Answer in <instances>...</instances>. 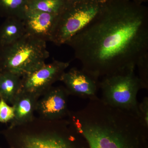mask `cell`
I'll list each match as a JSON object with an SVG mask.
<instances>
[{"label": "cell", "mask_w": 148, "mask_h": 148, "mask_svg": "<svg viewBox=\"0 0 148 148\" xmlns=\"http://www.w3.org/2000/svg\"><path fill=\"white\" fill-rule=\"evenodd\" d=\"M70 62L54 60L21 77V90L40 97L61 78Z\"/></svg>", "instance_id": "7"}, {"label": "cell", "mask_w": 148, "mask_h": 148, "mask_svg": "<svg viewBox=\"0 0 148 148\" xmlns=\"http://www.w3.org/2000/svg\"><path fill=\"white\" fill-rule=\"evenodd\" d=\"M107 1L67 0L56 16L50 41L58 46L66 44L98 16Z\"/></svg>", "instance_id": "5"}, {"label": "cell", "mask_w": 148, "mask_h": 148, "mask_svg": "<svg viewBox=\"0 0 148 148\" xmlns=\"http://www.w3.org/2000/svg\"><path fill=\"white\" fill-rule=\"evenodd\" d=\"M57 15L27 9L22 19L26 34L45 41H50Z\"/></svg>", "instance_id": "10"}, {"label": "cell", "mask_w": 148, "mask_h": 148, "mask_svg": "<svg viewBox=\"0 0 148 148\" xmlns=\"http://www.w3.org/2000/svg\"><path fill=\"white\" fill-rule=\"evenodd\" d=\"M66 44L82 69L98 78L130 67L148 54V14L132 0H108L100 13Z\"/></svg>", "instance_id": "1"}, {"label": "cell", "mask_w": 148, "mask_h": 148, "mask_svg": "<svg viewBox=\"0 0 148 148\" xmlns=\"http://www.w3.org/2000/svg\"><path fill=\"white\" fill-rule=\"evenodd\" d=\"M26 34L22 20L13 17L6 18L0 27V47L13 43Z\"/></svg>", "instance_id": "13"}, {"label": "cell", "mask_w": 148, "mask_h": 148, "mask_svg": "<svg viewBox=\"0 0 148 148\" xmlns=\"http://www.w3.org/2000/svg\"><path fill=\"white\" fill-rule=\"evenodd\" d=\"M9 148H89L67 118L47 120L35 116L28 123L0 131Z\"/></svg>", "instance_id": "3"}, {"label": "cell", "mask_w": 148, "mask_h": 148, "mask_svg": "<svg viewBox=\"0 0 148 148\" xmlns=\"http://www.w3.org/2000/svg\"><path fill=\"white\" fill-rule=\"evenodd\" d=\"M137 66L139 77L143 89L148 88V54L144 56L138 61Z\"/></svg>", "instance_id": "16"}, {"label": "cell", "mask_w": 148, "mask_h": 148, "mask_svg": "<svg viewBox=\"0 0 148 148\" xmlns=\"http://www.w3.org/2000/svg\"><path fill=\"white\" fill-rule=\"evenodd\" d=\"M14 117V109L3 100L0 99V122L10 123Z\"/></svg>", "instance_id": "17"}, {"label": "cell", "mask_w": 148, "mask_h": 148, "mask_svg": "<svg viewBox=\"0 0 148 148\" xmlns=\"http://www.w3.org/2000/svg\"><path fill=\"white\" fill-rule=\"evenodd\" d=\"M29 0H0V14L6 18L22 20L28 9Z\"/></svg>", "instance_id": "14"}, {"label": "cell", "mask_w": 148, "mask_h": 148, "mask_svg": "<svg viewBox=\"0 0 148 148\" xmlns=\"http://www.w3.org/2000/svg\"><path fill=\"white\" fill-rule=\"evenodd\" d=\"M47 42L28 34L0 47V70L22 77L44 64L49 56Z\"/></svg>", "instance_id": "4"}, {"label": "cell", "mask_w": 148, "mask_h": 148, "mask_svg": "<svg viewBox=\"0 0 148 148\" xmlns=\"http://www.w3.org/2000/svg\"><path fill=\"white\" fill-rule=\"evenodd\" d=\"M21 89V77L8 72L0 74V99L12 105Z\"/></svg>", "instance_id": "12"}, {"label": "cell", "mask_w": 148, "mask_h": 148, "mask_svg": "<svg viewBox=\"0 0 148 148\" xmlns=\"http://www.w3.org/2000/svg\"><path fill=\"white\" fill-rule=\"evenodd\" d=\"M138 118L142 126L148 130V98L145 97L138 103Z\"/></svg>", "instance_id": "18"}, {"label": "cell", "mask_w": 148, "mask_h": 148, "mask_svg": "<svg viewBox=\"0 0 148 148\" xmlns=\"http://www.w3.org/2000/svg\"><path fill=\"white\" fill-rule=\"evenodd\" d=\"M67 0H29L28 8L58 15Z\"/></svg>", "instance_id": "15"}, {"label": "cell", "mask_w": 148, "mask_h": 148, "mask_svg": "<svg viewBox=\"0 0 148 148\" xmlns=\"http://www.w3.org/2000/svg\"><path fill=\"white\" fill-rule=\"evenodd\" d=\"M39 98L32 93L21 90L12 105L14 109V117L9 127H15L32 121L35 117Z\"/></svg>", "instance_id": "11"}, {"label": "cell", "mask_w": 148, "mask_h": 148, "mask_svg": "<svg viewBox=\"0 0 148 148\" xmlns=\"http://www.w3.org/2000/svg\"><path fill=\"white\" fill-rule=\"evenodd\" d=\"M1 70H0V74H1Z\"/></svg>", "instance_id": "20"}, {"label": "cell", "mask_w": 148, "mask_h": 148, "mask_svg": "<svg viewBox=\"0 0 148 148\" xmlns=\"http://www.w3.org/2000/svg\"><path fill=\"white\" fill-rule=\"evenodd\" d=\"M99 79L84 69L73 68L63 74L61 81L64 83L69 95L94 100L99 98Z\"/></svg>", "instance_id": "8"}, {"label": "cell", "mask_w": 148, "mask_h": 148, "mask_svg": "<svg viewBox=\"0 0 148 148\" xmlns=\"http://www.w3.org/2000/svg\"><path fill=\"white\" fill-rule=\"evenodd\" d=\"M69 95L64 86H52L38 101L36 112L39 117L51 121L66 118L70 112L68 108Z\"/></svg>", "instance_id": "9"}, {"label": "cell", "mask_w": 148, "mask_h": 148, "mask_svg": "<svg viewBox=\"0 0 148 148\" xmlns=\"http://www.w3.org/2000/svg\"><path fill=\"white\" fill-rule=\"evenodd\" d=\"M135 67L127 68L103 77L100 82L101 100L114 108L129 112L138 117L137 94L142 88Z\"/></svg>", "instance_id": "6"}, {"label": "cell", "mask_w": 148, "mask_h": 148, "mask_svg": "<svg viewBox=\"0 0 148 148\" xmlns=\"http://www.w3.org/2000/svg\"><path fill=\"white\" fill-rule=\"evenodd\" d=\"M67 119L89 148H148V130L138 117L101 98L90 100L80 110L70 111Z\"/></svg>", "instance_id": "2"}, {"label": "cell", "mask_w": 148, "mask_h": 148, "mask_svg": "<svg viewBox=\"0 0 148 148\" xmlns=\"http://www.w3.org/2000/svg\"><path fill=\"white\" fill-rule=\"evenodd\" d=\"M132 1H134L138 3L141 4L142 2H143V1H145V0H132Z\"/></svg>", "instance_id": "19"}, {"label": "cell", "mask_w": 148, "mask_h": 148, "mask_svg": "<svg viewBox=\"0 0 148 148\" xmlns=\"http://www.w3.org/2000/svg\"><path fill=\"white\" fill-rule=\"evenodd\" d=\"M0 148H1V147H0Z\"/></svg>", "instance_id": "21"}]
</instances>
